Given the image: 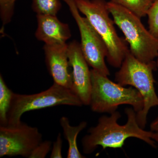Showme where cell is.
I'll return each instance as SVG.
<instances>
[{
	"mask_svg": "<svg viewBox=\"0 0 158 158\" xmlns=\"http://www.w3.org/2000/svg\"><path fill=\"white\" fill-rule=\"evenodd\" d=\"M125 112L127 122L121 125L118 120L121 117L118 111L104 115L99 118L98 124L90 128L88 134L82 139L83 152L90 154L99 146L106 148H121L128 138H135L144 141L153 148L156 147V142L151 138L152 131H148L140 127L137 122L136 112L133 108H127Z\"/></svg>",
	"mask_w": 158,
	"mask_h": 158,
	"instance_id": "6da1fadb",
	"label": "cell"
},
{
	"mask_svg": "<svg viewBox=\"0 0 158 158\" xmlns=\"http://www.w3.org/2000/svg\"><path fill=\"white\" fill-rule=\"evenodd\" d=\"M157 68L156 61L142 62L130 52L126 55L119 70L115 73L116 83L123 86H130L141 94L144 101L143 109L136 113L137 122L144 129L147 116L151 108L158 106V96L156 92L153 71Z\"/></svg>",
	"mask_w": 158,
	"mask_h": 158,
	"instance_id": "7a4b0ae2",
	"label": "cell"
},
{
	"mask_svg": "<svg viewBox=\"0 0 158 158\" xmlns=\"http://www.w3.org/2000/svg\"><path fill=\"white\" fill-rule=\"evenodd\" d=\"M79 11L87 18L103 40L110 65L119 68L130 50L124 40L118 36L114 20L110 17L106 0H75Z\"/></svg>",
	"mask_w": 158,
	"mask_h": 158,
	"instance_id": "3957f363",
	"label": "cell"
},
{
	"mask_svg": "<svg viewBox=\"0 0 158 158\" xmlns=\"http://www.w3.org/2000/svg\"><path fill=\"white\" fill-rule=\"evenodd\" d=\"M107 7L115 24L124 34L133 56L145 63L154 61L158 55V38L146 29L141 18L111 2H107Z\"/></svg>",
	"mask_w": 158,
	"mask_h": 158,
	"instance_id": "277c9868",
	"label": "cell"
},
{
	"mask_svg": "<svg viewBox=\"0 0 158 158\" xmlns=\"http://www.w3.org/2000/svg\"><path fill=\"white\" fill-rule=\"evenodd\" d=\"M90 72L92 88L89 106L92 111L111 114L122 105H130L136 113L142 110L143 98L135 88H125L94 69H90Z\"/></svg>",
	"mask_w": 158,
	"mask_h": 158,
	"instance_id": "5b68a950",
	"label": "cell"
},
{
	"mask_svg": "<svg viewBox=\"0 0 158 158\" xmlns=\"http://www.w3.org/2000/svg\"><path fill=\"white\" fill-rule=\"evenodd\" d=\"M83 106L81 100L70 89L54 83L47 90L33 94H13L8 114V125L13 126L22 122V116L27 112L56 106Z\"/></svg>",
	"mask_w": 158,
	"mask_h": 158,
	"instance_id": "8992f818",
	"label": "cell"
},
{
	"mask_svg": "<svg viewBox=\"0 0 158 158\" xmlns=\"http://www.w3.org/2000/svg\"><path fill=\"white\" fill-rule=\"evenodd\" d=\"M62 1L67 4L78 27L81 38V49L88 65L92 69L109 76L110 71L105 61L108 51L103 40L87 18L81 15L75 0Z\"/></svg>",
	"mask_w": 158,
	"mask_h": 158,
	"instance_id": "52a82bcc",
	"label": "cell"
},
{
	"mask_svg": "<svg viewBox=\"0 0 158 158\" xmlns=\"http://www.w3.org/2000/svg\"><path fill=\"white\" fill-rule=\"evenodd\" d=\"M42 141V134L37 127L22 122L13 126H0V157L21 156L29 158Z\"/></svg>",
	"mask_w": 158,
	"mask_h": 158,
	"instance_id": "ba28073f",
	"label": "cell"
},
{
	"mask_svg": "<svg viewBox=\"0 0 158 158\" xmlns=\"http://www.w3.org/2000/svg\"><path fill=\"white\" fill-rule=\"evenodd\" d=\"M68 55L72 77L71 90L83 105L89 106L92 88L91 72L82 53L80 44L73 40L68 44Z\"/></svg>",
	"mask_w": 158,
	"mask_h": 158,
	"instance_id": "9c48e42d",
	"label": "cell"
},
{
	"mask_svg": "<svg viewBox=\"0 0 158 158\" xmlns=\"http://www.w3.org/2000/svg\"><path fill=\"white\" fill-rule=\"evenodd\" d=\"M48 70L54 83L71 89L72 77L69 61L68 44L44 47Z\"/></svg>",
	"mask_w": 158,
	"mask_h": 158,
	"instance_id": "30bf717a",
	"label": "cell"
},
{
	"mask_svg": "<svg viewBox=\"0 0 158 158\" xmlns=\"http://www.w3.org/2000/svg\"><path fill=\"white\" fill-rule=\"evenodd\" d=\"M37 27L35 36L47 45L66 44L71 37L69 26L61 22L56 15H37Z\"/></svg>",
	"mask_w": 158,
	"mask_h": 158,
	"instance_id": "8fae6325",
	"label": "cell"
},
{
	"mask_svg": "<svg viewBox=\"0 0 158 158\" xmlns=\"http://www.w3.org/2000/svg\"><path fill=\"white\" fill-rule=\"evenodd\" d=\"M60 124L63 130L64 138L69 144L67 158H86L79 151L77 144V138L79 133L87 127V122L82 121L77 126H72L67 117L62 116L60 119Z\"/></svg>",
	"mask_w": 158,
	"mask_h": 158,
	"instance_id": "7c38bea8",
	"label": "cell"
},
{
	"mask_svg": "<svg viewBox=\"0 0 158 158\" xmlns=\"http://www.w3.org/2000/svg\"><path fill=\"white\" fill-rule=\"evenodd\" d=\"M14 92L8 88L2 75H0V126L8 125V114Z\"/></svg>",
	"mask_w": 158,
	"mask_h": 158,
	"instance_id": "4fadbf2b",
	"label": "cell"
},
{
	"mask_svg": "<svg viewBox=\"0 0 158 158\" xmlns=\"http://www.w3.org/2000/svg\"><path fill=\"white\" fill-rule=\"evenodd\" d=\"M109 2L124 7L141 18L147 15L153 2L152 0H110Z\"/></svg>",
	"mask_w": 158,
	"mask_h": 158,
	"instance_id": "5bb4252c",
	"label": "cell"
},
{
	"mask_svg": "<svg viewBox=\"0 0 158 158\" xmlns=\"http://www.w3.org/2000/svg\"><path fill=\"white\" fill-rule=\"evenodd\" d=\"M32 7L37 15H56L62 4L59 0H32Z\"/></svg>",
	"mask_w": 158,
	"mask_h": 158,
	"instance_id": "9a60e30c",
	"label": "cell"
},
{
	"mask_svg": "<svg viewBox=\"0 0 158 158\" xmlns=\"http://www.w3.org/2000/svg\"><path fill=\"white\" fill-rule=\"evenodd\" d=\"M16 0H0V16L2 26L1 33H3L4 27L11 22L14 14V6Z\"/></svg>",
	"mask_w": 158,
	"mask_h": 158,
	"instance_id": "2e32d148",
	"label": "cell"
},
{
	"mask_svg": "<svg viewBox=\"0 0 158 158\" xmlns=\"http://www.w3.org/2000/svg\"><path fill=\"white\" fill-rule=\"evenodd\" d=\"M148 29L154 37L158 38V0L153 2L148 11Z\"/></svg>",
	"mask_w": 158,
	"mask_h": 158,
	"instance_id": "e0dca14e",
	"label": "cell"
},
{
	"mask_svg": "<svg viewBox=\"0 0 158 158\" xmlns=\"http://www.w3.org/2000/svg\"><path fill=\"white\" fill-rule=\"evenodd\" d=\"M52 142L51 141H41L34 148L29 158H44L50 151Z\"/></svg>",
	"mask_w": 158,
	"mask_h": 158,
	"instance_id": "ac0fdd59",
	"label": "cell"
},
{
	"mask_svg": "<svg viewBox=\"0 0 158 158\" xmlns=\"http://www.w3.org/2000/svg\"><path fill=\"white\" fill-rule=\"evenodd\" d=\"M63 141L61 134L59 133L57 135L56 140L54 142L52 148L50 155L51 158H62V147Z\"/></svg>",
	"mask_w": 158,
	"mask_h": 158,
	"instance_id": "d6986e66",
	"label": "cell"
},
{
	"mask_svg": "<svg viewBox=\"0 0 158 158\" xmlns=\"http://www.w3.org/2000/svg\"><path fill=\"white\" fill-rule=\"evenodd\" d=\"M150 129L151 131L158 133V116L151 124Z\"/></svg>",
	"mask_w": 158,
	"mask_h": 158,
	"instance_id": "ffe728a7",
	"label": "cell"
},
{
	"mask_svg": "<svg viewBox=\"0 0 158 158\" xmlns=\"http://www.w3.org/2000/svg\"><path fill=\"white\" fill-rule=\"evenodd\" d=\"M151 138L153 140H154L158 145V132H152V134L151 135Z\"/></svg>",
	"mask_w": 158,
	"mask_h": 158,
	"instance_id": "44dd1931",
	"label": "cell"
},
{
	"mask_svg": "<svg viewBox=\"0 0 158 158\" xmlns=\"http://www.w3.org/2000/svg\"><path fill=\"white\" fill-rule=\"evenodd\" d=\"M156 64L157 68L158 69V56L156 58Z\"/></svg>",
	"mask_w": 158,
	"mask_h": 158,
	"instance_id": "7402d4cb",
	"label": "cell"
},
{
	"mask_svg": "<svg viewBox=\"0 0 158 158\" xmlns=\"http://www.w3.org/2000/svg\"><path fill=\"white\" fill-rule=\"evenodd\" d=\"M152 1H153V2H154V1H156V0H152Z\"/></svg>",
	"mask_w": 158,
	"mask_h": 158,
	"instance_id": "603a6c76",
	"label": "cell"
},
{
	"mask_svg": "<svg viewBox=\"0 0 158 158\" xmlns=\"http://www.w3.org/2000/svg\"></svg>",
	"mask_w": 158,
	"mask_h": 158,
	"instance_id": "cb8c5ba5",
	"label": "cell"
}]
</instances>
